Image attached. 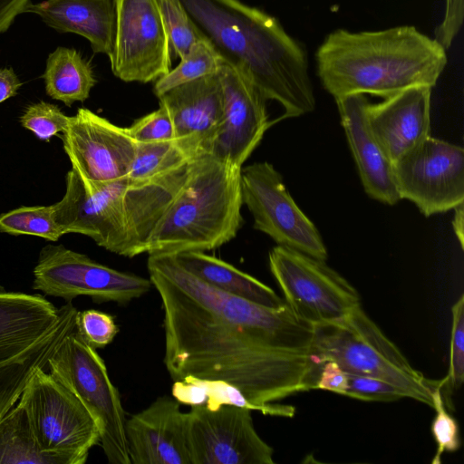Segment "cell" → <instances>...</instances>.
<instances>
[{"instance_id": "6da1fadb", "label": "cell", "mask_w": 464, "mask_h": 464, "mask_svg": "<svg viewBox=\"0 0 464 464\" xmlns=\"http://www.w3.org/2000/svg\"><path fill=\"white\" fill-rule=\"evenodd\" d=\"M147 268L161 301L163 362L170 379L223 381L261 413L294 416L293 406L275 402L314 389V326L288 306L268 308L209 285L172 254L149 255Z\"/></svg>"}, {"instance_id": "7a4b0ae2", "label": "cell", "mask_w": 464, "mask_h": 464, "mask_svg": "<svg viewBox=\"0 0 464 464\" xmlns=\"http://www.w3.org/2000/svg\"><path fill=\"white\" fill-rule=\"evenodd\" d=\"M180 1L223 58L283 107L280 120L314 110L307 53L276 17L240 0Z\"/></svg>"}, {"instance_id": "7c38bea8", "label": "cell", "mask_w": 464, "mask_h": 464, "mask_svg": "<svg viewBox=\"0 0 464 464\" xmlns=\"http://www.w3.org/2000/svg\"><path fill=\"white\" fill-rule=\"evenodd\" d=\"M401 199L414 203L425 216L464 203L462 147L429 136L392 164Z\"/></svg>"}, {"instance_id": "b9f144b4", "label": "cell", "mask_w": 464, "mask_h": 464, "mask_svg": "<svg viewBox=\"0 0 464 464\" xmlns=\"http://www.w3.org/2000/svg\"><path fill=\"white\" fill-rule=\"evenodd\" d=\"M455 211L454 218H453V230L459 241V244L461 247L463 248V243H464V203L459 204L456 208H453Z\"/></svg>"}, {"instance_id": "2e32d148", "label": "cell", "mask_w": 464, "mask_h": 464, "mask_svg": "<svg viewBox=\"0 0 464 464\" xmlns=\"http://www.w3.org/2000/svg\"><path fill=\"white\" fill-rule=\"evenodd\" d=\"M125 178L89 187L72 168L66 175L63 197L53 205L54 218L64 234L78 233L98 246L126 256L127 231L122 206Z\"/></svg>"}, {"instance_id": "f1b7e54d", "label": "cell", "mask_w": 464, "mask_h": 464, "mask_svg": "<svg viewBox=\"0 0 464 464\" xmlns=\"http://www.w3.org/2000/svg\"><path fill=\"white\" fill-rule=\"evenodd\" d=\"M195 156L176 140L136 142L134 160L125 180L128 184L144 182L188 161Z\"/></svg>"}, {"instance_id": "484cf974", "label": "cell", "mask_w": 464, "mask_h": 464, "mask_svg": "<svg viewBox=\"0 0 464 464\" xmlns=\"http://www.w3.org/2000/svg\"><path fill=\"white\" fill-rule=\"evenodd\" d=\"M77 312L72 307L60 325L33 350L0 364V420L17 402L33 373L46 367L52 352L74 325Z\"/></svg>"}, {"instance_id": "d6986e66", "label": "cell", "mask_w": 464, "mask_h": 464, "mask_svg": "<svg viewBox=\"0 0 464 464\" xmlns=\"http://www.w3.org/2000/svg\"><path fill=\"white\" fill-rule=\"evenodd\" d=\"M158 98L171 117L175 140L192 155L206 152L223 115L218 74L179 85Z\"/></svg>"}, {"instance_id": "836d02e7", "label": "cell", "mask_w": 464, "mask_h": 464, "mask_svg": "<svg viewBox=\"0 0 464 464\" xmlns=\"http://www.w3.org/2000/svg\"><path fill=\"white\" fill-rule=\"evenodd\" d=\"M69 119L56 105L39 102L26 107L20 121L24 129L40 140L49 141L52 137L66 130Z\"/></svg>"}, {"instance_id": "7402d4cb", "label": "cell", "mask_w": 464, "mask_h": 464, "mask_svg": "<svg viewBox=\"0 0 464 464\" xmlns=\"http://www.w3.org/2000/svg\"><path fill=\"white\" fill-rule=\"evenodd\" d=\"M192 160L149 180L125 185L122 206L127 231L125 257L142 254V248L154 227L185 184Z\"/></svg>"}, {"instance_id": "8d00e7d4", "label": "cell", "mask_w": 464, "mask_h": 464, "mask_svg": "<svg viewBox=\"0 0 464 464\" xmlns=\"http://www.w3.org/2000/svg\"><path fill=\"white\" fill-rule=\"evenodd\" d=\"M128 134L136 142L175 140L174 126L168 110L160 104L156 111L138 119L130 127Z\"/></svg>"}, {"instance_id": "30bf717a", "label": "cell", "mask_w": 464, "mask_h": 464, "mask_svg": "<svg viewBox=\"0 0 464 464\" xmlns=\"http://www.w3.org/2000/svg\"><path fill=\"white\" fill-rule=\"evenodd\" d=\"M242 203L254 218V228L286 246L320 260L328 254L314 224L299 208L286 189L282 175L266 161L240 170Z\"/></svg>"}, {"instance_id": "e0dca14e", "label": "cell", "mask_w": 464, "mask_h": 464, "mask_svg": "<svg viewBox=\"0 0 464 464\" xmlns=\"http://www.w3.org/2000/svg\"><path fill=\"white\" fill-rule=\"evenodd\" d=\"M131 464H191L186 412L174 398L161 396L126 420Z\"/></svg>"}, {"instance_id": "8992f818", "label": "cell", "mask_w": 464, "mask_h": 464, "mask_svg": "<svg viewBox=\"0 0 464 464\" xmlns=\"http://www.w3.org/2000/svg\"><path fill=\"white\" fill-rule=\"evenodd\" d=\"M49 372L69 389L93 417L110 464H131L125 434L126 416L104 361L74 325L47 360Z\"/></svg>"}, {"instance_id": "ba28073f", "label": "cell", "mask_w": 464, "mask_h": 464, "mask_svg": "<svg viewBox=\"0 0 464 464\" xmlns=\"http://www.w3.org/2000/svg\"><path fill=\"white\" fill-rule=\"evenodd\" d=\"M268 261L285 304L302 322H335L361 305L357 290L324 260L276 245Z\"/></svg>"}, {"instance_id": "4fadbf2b", "label": "cell", "mask_w": 464, "mask_h": 464, "mask_svg": "<svg viewBox=\"0 0 464 464\" xmlns=\"http://www.w3.org/2000/svg\"><path fill=\"white\" fill-rule=\"evenodd\" d=\"M250 410L192 406L186 412L191 464H274V450L256 432Z\"/></svg>"}, {"instance_id": "f35d334b", "label": "cell", "mask_w": 464, "mask_h": 464, "mask_svg": "<svg viewBox=\"0 0 464 464\" xmlns=\"http://www.w3.org/2000/svg\"><path fill=\"white\" fill-rule=\"evenodd\" d=\"M318 364L319 371L314 389L345 395L348 386V373L334 361H324Z\"/></svg>"}, {"instance_id": "ac0fdd59", "label": "cell", "mask_w": 464, "mask_h": 464, "mask_svg": "<svg viewBox=\"0 0 464 464\" xmlns=\"http://www.w3.org/2000/svg\"><path fill=\"white\" fill-rule=\"evenodd\" d=\"M431 88L412 87L366 107L369 130L393 164L430 136Z\"/></svg>"}, {"instance_id": "4316f807", "label": "cell", "mask_w": 464, "mask_h": 464, "mask_svg": "<svg viewBox=\"0 0 464 464\" xmlns=\"http://www.w3.org/2000/svg\"><path fill=\"white\" fill-rule=\"evenodd\" d=\"M0 464H70L38 445L24 410L15 403L0 420Z\"/></svg>"}, {"instance_id": "8fae6325", "label": "cell", "mask_w": 464, "mask_h": 464, "mask_svg": "<svg viewBox=\"0 0 464 464\" xmlns=\"http://www.w3.org/2000/svg\"><path fill=\"white\" fill-rule=\"evenodd\" d=\"M111 72L126 82L157 81L171 69L169 38L157 0H113Z\"/></svg>"}, {"instance_id": "1f68e13d", "label": "cell", "mask_w": 464, "mask_h": 464, "mask_svg": "<svg viewBox=\"0 0 464 464\" xmlns=\"http://www.w3.org/2000/svg\"><path fill=\"white\" fill-rule=\"evenodd\" d=\"M169 38L171 53L183 58L192 45L207 38L180 0H157Z\"/></svg>"}, {"instance_id": "e575fe53", "label": "cell", "mask_w": 464, "mask_h": 464, "mask_svg": "<svg viewBox=\"0 0 464 464\" xmlns=\"http://www.w3.org/2000/svg\"><path fill=\"white\" fill-rule=\"evenodd\" d=\"M440 381H434L432 387V401L436 416L431 425V432L438 450L432 463H440V455L445 452H452L459 450L460 445L459 430L457 420L447 411L440 394Z\"/></svg>"}, {"instance_id": "3957f363", "label": "cell", "mask_w": 464, "mask_h": 464, "mask_svg": "<svg viewBox=\"0 0 464 464\" xmlns=\"http://www.w3.org/2000/svg\"><path fill=\"white\" fill-rule=\"evenodd\" d=\"M446 49L413 25L330 33L315 53L321 83L334 99L353 94L388 98L406 89L433 88Z\"/></svg>"}, {"instance_id": "d6a6232c", "label": "cell", "mask_w": 464, "mask_h": 464, "mask_svg": "<svg viewBox=\"0 0 464 464\" xmlns=\"http://www.w3.org/2000/svg\"><path fill=\"white\" fill-rule=\"evenodd\" d=\"M450 365L447 376L440 381V394L445 406L453 409L452 393L464 380V296L452 306Z\"/></svg>"}, {"instance_id": "5b68a950", "label": "cell", "mask_w": 464, "mask_h": 464, "mask_svg": "<svg viewBox=\"0 0 464 464\" xmlns=\"http://www.w3.org/2000/svg\"><path fill=\"white\" fill-rule=\"evenodd\" d=\"M309 353L317 364L334 361L348 373L382 379L433 406L434 381L410 364L361 305L341 320L314 326Z\"/></svg>"}, {"instance_id": "9c48e42d", "label": "cell", "mask_w": 464, "mask_h": 464, "mask_svg": "<svg viewBox=\"0 0 464 464\" xmlns=\"http://www.w3.org/2000/svg\"><path fill=\"white\" fill-rule=\"evenodd\" d=\"M33 274L34 290L66 302L88 296L95 303L127 304L153 286L150 278L109 267L63 245L43 247Z\"/></svg>"}, {"instance_id": "f546056e", "label": "cell", "mask_w": 464, "mask_h": 464, "mask_svg": "<svg viewBox=\"0 0 464 464\" xmlns=\"http://www.w3.org/2000/svg\"><path fill=\"white\" fill-rule=\"evenodd\" d=\"M224 61L212 43L202 39L192 45L174 69L156 81L154 94L159 97L179 85L218 73Z\"/></svg>"}, {"instance_id": "9a60e30c", "label": "cell", "mask_w": 464, "mask_h": 464, "mask_svg": "<svg viewBox=\"0 0 464 464\" xmlns=\"http://www.w3.org/2000/svg\"><path fill=\"white\" fill-rule=\"evenodd\" d=\"M218 74L223 115L206 152L241 169L274 122L268 120L266 98L240 67L225 60Z\"/></svg>"}, {"instance_id": "60d3db41", "label": "cell", "mask_w": 464, "mask_h": 464, "mask_svg": "<svg viewBox=\"0 0 464 464\" xmlns=\"http://www.w3.org/2000/svg\"><path fill=\"white\" fill-rule=\"evenodd\" d=\"M21 85L12 68H0V103L14 96Z\"/></svg>"}, {"instance_id": "277c9868", "label": "cell", "mask_w": 464, "mask_h": 464, "mask_svg": "<svg viewBox=\"0 0 464 464\" xmlns=\"http://www.w3.org/2000/svg\"><path fill=\"white\" fill-rule=\"evenodd\" d=\"M240 168L207 152L192 160L185 184L148 237L142 254L218 248L243 224Z\"/></svg>"}, {"instance_id": "4dcf8cb0", "label": "cell", "mask_w": 464, "mask_h": 464, "mask_svg": "<svg viewBox=\"0 0 464 464\" xmlns=\"http://www.w3.org/2000/svg\"><path fill=\"white\" fill-rule=\"evenodd\" d=\"M0 232L28 235L57 241L64 235L55 220L51 206L20 207L0 214Z\"/></svg>"}, {"instance_id": "52a82bcc", "label": "cell", "mask_w": 464, "mask_h": 464, "mask_svg": "<svg viewBox=\"0 0 464 464\" xmlns=\"http://www.w3.org/2000/svg\"><path fill=\"white\" fill-rule=\"evenodd\" d=\"M44 369L33 373L16 403L44 451L83 464L100 443L99 428L82 401Z\"/></svg>"}, {"instance_id": "74e56055", "label": "cell", "mask_w": 464, "mask_h": 464, "mask_svg": "<svg viewBox=\"0 0 464 464\" xmlns=\"http://www.w3.org/2000/svg\"><path fill=\"white\" fill-rule=\"evenodd\" d=\"M345 396L366 401H392L408 398L403 390L386 381L352 373H348Z\"/></svg>"}, {"instance_id": "ffe728a7", "label": "cell", "mask_w": 464, "mask_h": 464, "mask_svg": "<svg viewBox=\"0 0 464 464\" xmlns=\"http://www.w3.org/2000/svg\"><path fill=\"white\" fill-rule=\"evenodd\" d=\"M72 306L67 302L58 308L40 294L0 286V364L37 346L60 325Z\"/></svg>"}, {"instance_id": "d4e9b609", "label": "cell", "mask_w": 464, "mask_h": 464, "mask_svg": "<svg viewBox=\"0 0 464 464\" xmlns=\"http://www.w3.org/2000/svg\"><path fill=\"white\" fill-rule=\"evenodd\" d=\"M43 78L46 93L69 107L87 100L96 84L91 63L77 50L67 47H57L49 54Z\"/></svg>"}, {"instance_id": "cb8c5ba5", "label": "cell", "mask_w": 464, "mask_h": 464, "mask_svg": "<svg viewBox=\"0 0 464 464\" xmlns=\"http://www.w3.org/2000/svg\"><path fill=\"white\" fill-rule=\"evenodd\" d=\"M173 256L182 267L218 290L268 308L287 306L268 285L204 251H185Z\"/></svg>"}, {"instance_id": "603a6c76", "label": "cell", "mask_w": 464, "mask_h": 464, "mask_svg": "<svg viewBox=\"0 0 464 464\" xmlns=\"http://www.w3.org/2000/svg\"><path fill=\"white\" fill-rule=\"evenodd\" d=\"M24 13L39 15L60 33H74L86 38L94 53L111 57L115 34L113 0H45L29 3Z\"/></svg>"}, {"instance_id": "83f0119b", "label": "cell", "mask_w": 464, "mask_h": 464, "mask_svg": "<svg viewBox=\"0 0 464 464\" xmlns=\"http://www.w3.org/2000/svg\"><path fill=\"white\" fill-rule=\"evenodd\" d=\"M171 392L176 401L190 407L217 410L222 405H234L261 412L260 408L252 403L239 389L223 381L187 377L173 382Z\"/></svg>"}, {"instance_id": "d590c367", "label": "cell", "mask_w": 464, "mask_h": 464, "mask_svg": "<svg viewBox=\"0 0 464 464\" xmlns=\"http://www.w3.org/2000/svg\"><path fill=\"white\" fill-rule=\"evenodd\" d=\"M75 325L82 339L94 349L104 348L112 343L119 332L111 314L95 309L78 311Z\"/></svg>"}, {"instance_id": "5bb4252c", "label": "cell", "mask_w": 464, "mask_h": 464, "mask_svg": "<svg viewBox=\"0 0 464 464\" xmlns=\"http://www.w3.org/2000/svg\"><path fill=\"white\" fill-rule=\"evenodd\" d=\"M63 150L89 187L109 184L127 177L136 142L126 128L117 126L86 108L70 117L62 133Z\"/></svg>"}, {"instance_id": "ab89813d", "label": "cell", "mask_w": 464, "mask_h": 464, "mask_svg": "<svg viewBox=\"0 0 464 464\" xmlns=\"http://www.w3.org/2000/svg\"><path fill=\"white\" fill-rule=\"evenodd\" d=\"M29 3L30 0H0V34L7 31Z\"/></svg>"}, {"instance_id": "44dd1931", "label": "cell", "mask_w": 464, "mask_h": 464, "mask_svg": "<svg viewBox=\"0 0 464 464\" xmlns=\"http://www.w3.org/2000/svg\"><path fill=\"white\" fill-rule=\"evenodd\" d=\"M335 102L365 193L383 204H396L401 198L394 181L392 163L367 124L368 99L364 94H353L335 99Z\"/></svg>"}]
</instances>
